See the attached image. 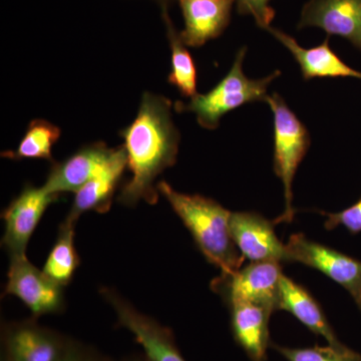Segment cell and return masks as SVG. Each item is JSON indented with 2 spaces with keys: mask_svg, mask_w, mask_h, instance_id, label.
<instances>
[{
  "mask_svg": "<svg viewBox=\"0 0 361 361\" xmlns=\"http://www.w3.org/2000/svg\"><path fill=\"white\" fill-rule=\"evenodd\" d=\"M185 28L180 32L187 47H201L220 37L231 20L236 0H178Z\"/></svg>",
  "mask_w": 361,
  "mask_h": 361,
  "instance_id": "cell-15",
  "label": "cell"
},
{
  "mask_svg": "<svg viewBox=\"0 0 361 361\" xmlns=\"http://www.w3.org/2000/svg\"><path fill=\"white\" fill-rule=\"evenodd\" d=\"M237 8L241 14L251 16L256 25L266 30L274 20L275 11L270 6L271 0H236Z\"/></svg>",
  "mask_w": 361,
  "mask_h": 361,
  "instance_id": "cell-24",
  "label": "cell"
},
{
  "mask_svg": "<svg viewBox=\"0 0 361 361\" xmlns=\"http://www.w3.org/2000/svg\"><path fill=\"white\" fill-rule=\"evenodd\" d=\"M63 361H113L108 356L102 355L101 353L92 348L85 345L82 342L71 339L70 348Z\"/></svg>",
  "mask_w": 361,
  "mask_h": 361,
  "instance_id": "cell-25",
  "label": "cell"
},
{
  "mask_svg": "<svg viewBox=\"0 0 361 361\" xmlns=\"http://www.w3.org/2000/svg\"><path fill=\"white\" fill-rule=\"evenodd\" d=\"M266 104L274 118V172L284 187V212L274 221V224L291 223L295 215L292 206V184L297 169L310 148L311 137L307 128L280 94L274 92L268 96Z\"/></svg>",
  "mask_w": 361,
  "mask_h": 361,
  "instance_id": "cell-4",
  "label": "cell"
},
{
  "mask_svg": "<svg viewBox=\"0 0 361 361\" xmlns=\"http://www.w3.org/2000/svg\"><path fill=\"white\" fill-rule=\"evenodd\" d=\"M161 16L171 49V73L168 82L174 85L183 97L191 99L198 94L197 66L191 54L188 51L187 45L183 42L180 32L169 16L168 8H161Z\"/></svg>",
  "mask_w": 361,
  "mask_h": 361,
  "instance_id": "cell-19",
  "label": "cell"
},
{
  "mask_svg": "<svg viewBox=\"0 0 361 361\" xmlns=\"http://www.w3.org/2000/svg\"><path fill=\"white\" fill-rule=\"evenodd\" d=\"M61 135V130L58 126L40 118L33 120L28 125L18 148L13 151L4 152L1 156L13 161L40 159L54 163L52 148Z\"/></svg>",
  "mask_w": 361,
  "mask_h": 361,
  "instance_id": "cell-21",
  "label": "cell"
},
{
  "mask_svg": "<svg viewBox=\"0 0 361 361\" xmlns=\"http://www.w3.org/2000/svg\"><path fill=\"white\" fill-rule=\"evenodd\" d=\"M128 167L127 154L123 146L114 148L110 158L99 172L75 192L73 205L66 219L77 223L84 213H106L111 209L116 188Z\"/></svg>",
  "mask_w": 361,
  "mask_h": 361,
  "instance_id": "cell-14",
  "label": "cell"
},
{
  "mask_svg": "<svg viewBox=\"0 0 361 361\" xmlns=\"http://www.w3.org/2000/svg\"><path fill=\"white\" fill-rule=\"evenodd\" d=\"M322 214L327 217L324 223L327 230H334L338 226H342L351 234H358L361 232V198L341 212Z\"/></svg>",
  "mask_w": 361,
  "mask_h": 361,
  "instance_id": "cell-23",
  "label": "cell"
},
{
  "mask_svg": "<svg viewBox=\"0 0 361 361\" xmlns=\"http://www.w3.org/2000/svg\"><path fill=\"white\" fill-rule=\"evenodd\" d=\"M286 262L314 268L348 291L361 310V262L329 247L311 241L302 233L291 235Z\"/></svg>",
  "mask_w": 361,
  "mask_h": 361,
  "instance_id": "cell-5",
  "label": "cell"
},
{
  "mask_svg": "<svg viewBox=\"0 0 361 361\" xmlns=\"http://www.w3.org/2000/svg\"><path fill=\"white\" fill-rule=\"evenodd\" d=\"M113 149L103 142L85 145L63 161H54L42 185L54 195L75 193L99 172Z\"/></svg>",
  "mask_w": 361,
  "mask_h": 361,
  "instance_id": "cell-13",
  "label": "cell"
},
{
  "mask_svg": "<svg viewBox=\"0 0 361 361\" xmlns=\"http://www.w3.org/2000/svg\"><path fill=\"white\" fill-rule=\"evenodd\" d=\"M265 30L291 52L300 66L304 80H310L315 78H355L361 80V71L346 65L336 52L332 51L329 37L317 47L305 49L291 35L278 28L270 25Z\"/></svg>",
  "mask_w": 361,
  "mask_h": 361,
  "instance_id": "cell-16",
  "label": "cell"
},
{
  "mask_svg": "<svg viewBox=\"0 0 361 361\" xmlns=\"http://www.w3.org/2000/svg\"><path fill=\"white\" fill-rule=\"evenodd\" d=\"M157 188L191 233L208 262L219 268L222 275L232 274L242 267L244 258L230 231L232 212L213 199L180 193L166 180L159 182Z\"/></svg>",
  "mask_w": 361,
  "mask_h": 361,
  "instance_id": "cell-2",
  "label": "cell"
},
{
  "mask_svg": "<svg viewBox=\"0 0 361 361\" xmlns=\"http://www.w3.org/2000/svg\"><path fill=\"white\" fill-rule=\"evenodd\" d=\"M230 308L235 341L252 361H265L270 345L269 320L273 311L253 303H233Z\"/></svg>",
  "mask_w": 361,
  "mask_h": 361,
  "instance_id": "cell-17",
  "label": "cell"
},
{
  "mask_svg": "<svg viewBox=\"0 0 361 361\" xmlns=\"http://www.w3.org/2000/svg\"><path fill=\"white\" fill-rule=\"evenodd\" d=\"M101 293L115 311L118 325L130 331L142 346L147 360L186 361L180 355L170 329L135 310L116 291L104 288Z\"/></svg>",
  "mask_w": 361,
  "mask_h": 361,
  "instance_id": "cell-9",
  "label": "cell"
},
{
  "mask_svg": "<svg viewBox=\"0 0 361 361\" xmlns=\"http://www.w3.org/2000/svg\"><path fill=\"white\" fill-rule=\"evenodd\" d=\"M172 109L167 97L144 92L135 120L121 130L132 176L121 190L118 203L133 207L141 201L158 202L157 178L175 165L179 153L180 135Z\"/></svg>",
  "mask_w": 361,
  "mask_h": 361,
  "instance_id": "cell-1",
  "label": "cell"
},
{
  "mask_svg": "<svg viewBox=\"0 0 361 361\" xmlns=\"http://www.w3.org/2000/svg\"><path fill=\"white\" fill-rule=\"evenodd\" d=\"M282 276L280 263L252 262L232 274L221 275L212 285L214 290L219 291L229 305L253 303L275 311Z\"/></svg>",
  "mask_w": 361,
  "mask_h": 361,
  "instance_id": "cell-7",
  "label": "cell"
},
{
  "mask_svg": "<svg viewBox=\"0 0 361 361\" xmlns=\"http://www.w3.org/2000/svg\"><path fill=\"white\" fill-rule=\"evenodd\" d=\"M322 28L361 51V0H310L301 11L298 28Z\"/></svg>",
  "mask_w": 361,
  "mask_h": 361,
  "instance_id": "cell-12",
  "label": "cell"
},
{
  "mask_svg": "<svg viewBox=\"0 0 361 361\" xmlns=\"http://www.w3.org/2000/svg\"><path fill=\"white\" fill-rule=\"evenodd\" d=\"M247 47H243L237 52L229 73L206 94H197L188 103L177 102L176 111L179 113H193L197 122L207 130L219 127L221 118L233 110L244 104L267 101L268 87L273 80L281 75V71H273L271 75L258 80L247 77L243 71V61Z\"/></svg>",
  "mask_w": 361,
  "mask_h": 361,
  "instance_id": "cell-3",
  "label": "cell"
},
{
  "mask_svg": "<svg viewBox=\"0 0 361 361\" xmlns=\"http://www.w3.org/2000/svg\"><path fill=\"white\" fill-rule=\"evenodd\" d=\"M277 310L288 311L313 334L326 339L330 345L337 348L344 345L337 338L336 332L314 297L284 274L280 280Z\"/></svg>",
  "mask_w": 361,
  "mask_h": 361,
  "instance_id": "cell-18",
  "label": "cell"
},
{
  "mask_svg": "<svg viewBox=\"0 0 361 361\" xmlns=\"http://www.w3.org/2000/svg\"><path fill=\"white\" fill-rule=\"evenodd\" d=\"M272 348L288 361H361V353L348 346H319L306 348H289L272 344Z\"/></svg>",
  "mask_w": 361,
  "mask_h": 361,
  "instance_id": "cell-22",
  "label": "cell"
},
{
  "mask_svg": "<svg viewBox=\"0 0 361 361\" xmlns=\"http://www.w3.org/2000/svg\"><path fill=\"white\" fill-rule=\"evenodd\" d=\"M125 361H149L147 360L146 356L141 355V356H133V357L128 358V360H126Z\"/></svg>",
  "mask_w": 361,
  "mask_h": 361,
  "instance_id": "cell-27",
  "label": "cell"
},
{
  "mask_svg": "<svg viewBox=\"0 0 361 361\" xmlns=\"http://www.w3.org/2000/svg\"><path fill=\"white\" fill-rule=\"evenodd\" d=\"M75 222L73 221L65 219L61 223L58 238L44 266L45 274L61 286L70 284L80 265V257L75 245Z\"/></svg>",
  "mask_w": 361,
  "mask_h": 361,
  "instance_id": "cell-20",
  "label": "cell"
},
{
  "mask_svg": "<svg viewBox=\"0 0 361 361\" xmlns=\"http://www.w3.org/2000/svg\"><path fill=\"white\" fill-rule=\"evenodd\" d=\"M63 286L47 276L26 255L11 257L6 295L20 299L35 318L56 314L65 308Z\"/></svg>",
  "mask_w": 361,
  "mask_h": 361,
  "instance_id": "cell-8",
  "label": "cell"
},
{
  "mask_svg": "<svg viewBox=\"0 0 361 361\" xmlns=\"http://www.w3.org/2000/svg\"><path fill=\"white\" fill-rule=\"evenodd\" d=\"M230 231L244 259L251 262H286V247L275 234L274 223L260 214L232 213Z\"/></svg>",
  "mask_w": 361,
  "mask_h": 361,
  "instance_id": "cell-11",
  "label": "cell"
},
{
  "mask_svg": "<svg viewBox=\"0 0 361 361\" xmlns=\"http://www.w3.org/2000/svg\"><path fill=\"white\" fill-rule=\"evenodd\" d=\"M71 338L35 320L6 323L1 331V361H63Z\"/></svg>",
  "mask_w": 361,
  "mask_h": 361,
  "instance_id": "cell-6",
  "label": "cell"
},
{
  "mask_svg": "<svg viewBox=\"0 0 361 361\" xmlns=\"http://www.w3.org/2000/svg\"><path fill=\"white\" fill-rule=\"evenodd\" d=\"M156 1L160 4L161 8H168L171 2L175 1V0H156Z\"/></svg>",
  "mask_w": 361,
  "mask_h": 361,
  "instance_id": "cell-26",
  "label": "cell"
},
{
  "mask_svg": "<svg viewBox=\"0 0 361 361\" xmlns=\"http://www.w3.org/2000/svg\"><path fill=\"white\" fill-rule=\"evenodd\" d=\"M59 196L49 193L44 186L25 185L2 214L4 234L2 246L11 257L26 255V248L39 221L49 205Z\"/></svg>",
  "mask_w": 361,
  "mask_h": 361,
  "instance_id": "cell-10",
  "label": "cell"
}]
</instances>
